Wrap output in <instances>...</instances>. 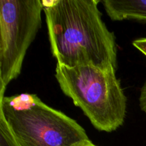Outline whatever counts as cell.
I'll return each instance as SVG.
<instances>
[{"label":"cell","mask_w":146,"mask_h":146,"mask_svg":"<svg viewBox=\"0 0 146 146\" xmlns=\"http://www.w3.org/2000/svg\"><path fill=\"white\" fill-rule=\"evenodd\" d=\"M43 1H0V95L21 74L26 53L41 26Z\"/></svg>","instance_id":"4"},{"label":"cell","mask_w":146,"mask_h":146,"mask_svg":"<svg viewBox=\"0 0 146 146\" xmlns=\"http://www.w3.org/2000/svg\"><path fill=\"white\" fill-rule=\"evenodd\" d=\"M0 146H21L13 134L3 114L0 113Z\"/></svg>","instance_id":"6"},{"label":"cell","mask_w":146,"mask_h":146,"mask_svg":"<svg viewBox=\"0 0 146 146\" xmlns=\"http://www.w3.org/2000/svg\"><path fill=\"white\" fill-rule=\"evenodd\" d=\"M103 4L107 14L113 21H146V0H105L103 1Z\"/></svg>","instance_id":"5"},{"label":"cell","mask_w":146,"mask_h":146,"mask_svg":"<svg viewBox=\"0 0 146 146\" xmlns=\"http://www.w3.org/2000/svg\"><path fill=\"white\" fill-rule=\"evenodd\" d=\"M115 68L94 66L68 67L56 64L55 77L61 91L71 98L99 131H115L123 124L127 98Z\"/></svg>","instance_id":"2"},{"label":"cell","mask_w":146,"mask_h":146,"mask_svg":"<svg viewBox=\"0 0 146 146\" xmlns=\"http://www.w3.org/2000/svg\"><path fill=\"white\" fill-rule=\"evenodd\" d=\"M48 39L57 64L117 68L113 33L102 19L98 0L42 1Z\"/></svg>","instance_id":"1"},{"label":"cell","mask_w":146,"mask_h":146,"mask_svg":"<svg viewBox=\"0 0 146 146\" xmlns=\"http://www.w3.org/2000/svg\"><path fill=\"white\" fill-rule=\"evenodd\" d=\"M73 146H96V145H94V144L90 140H88V141H84V142L78 143L76 144V145Z\"/></svg>","instance_id":"9"},{"label":"cell","mask_w":146,"mask_h":146,"mask_svg":"<svg viewBox=\"0 0 146 146\" xmlns=\"http://www.w3.org/2000/svg\"><path fill=\"white\" fill-rule=\"evenodd\" d=\"M0 113L21 146H73L89 140L75 120L36 94L0 95Z\"/></svg>","instance_id":"3"},{"label":"cell","mask_w":146,"mask_h":146,"mask_svg":"<svg viewBox=\"0 0 146 146\" xmlns=\"http://www.w3.org/2000/svg\"><path fill=\"white\" fill-rule=\"evenodd\" d=\"M140 108L141 111L146 114V81L144 83L141 90V95L139 98Z\"/></svg>","instance_id":"7"},{"label":"cell","mask_w":146,"mask_h":146,"mask_svg":"<svg viewBox=\"0 0 146 146\" xmlns=\"http://www.w3.org/2000/svg\"><path fill=\"white\" fill-rule=\"evenodd\" d=\"M133 45L146 56V38H141L134 40L133 41Z\"/></svg>","instance_id":"8"}]
</instances>
